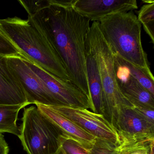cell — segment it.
I'll list each match as a JSON object with an SVG mask.
<instances>
[{"mask_svg":"<svg viewBox=\"0 0 154 154\" xmlns=\"http://www.w3.org/2000/svg\"><path fill=\"white\" fill-rule=\"evenodd\" d=\"M116 154H149L154 149V137L139 141H122Z\"/></svg>","mask_w":154,"mask_h":154,"instance_id":"17","label":"cell"},{"mask_svg":"<svg viewBox=\"0 0 154 154\" xmlns=\"http://www.w3.org/2000/svg\"><path fill=\"white\" fill-rule=\"evenodd\" d=\"M20 139L28 154H55L66 135L36 107L25 108Z\"/></svg>","mask_w":154,"mask_h":154,"instance_id":"5","label":"cell"},{"mask_svg":"<svg viewBox=\"0 0 154 154\" xmlns=\"http://www.w3.org/2000/svg\"><path fill=\"white\" fill-rule=\"evenodd\" d=\"M9 148L2 133H0V154H8Z\"/></svg>","mask_w":154,"mask_h":154,"instance_id":"23","label":"cell"},{"mask_svg":"<svg viewBox=\"0 0 154 154\" xmlns=\"http://www.w3.org/2000/svg\"><path fill=\"white\" fill-rule=\"evenodd\" d=\"M87 40L95 54L100 71L103 93V115L117 130L122 112L133 106L119 88L113 52L104 39L98 22H93L91 25Z\"/></svg>","mask_w":154,"mask_h":154,"instance_id":"4","label":"cell"},{"mask_svg":"<svg viewBox=\"0 0 154 154\" xmlns=\"http://www.w3.org/2000/svg\"><path fill=\"white\" fill-rule=\"evenodd\" d=\"M72 5L77 13L93 22L138 8L136 0H72Z\"/></svg>","mask_w":154,"mask_h":154,"instance_id":"9","label":"cell"},{"mask_svg":"<svg viewBox=\"0 0 154 154\" xmlns=\"http://www.w3.org/2000/svg\"><path fill=\"white\" fill-rule=\"evenodd\" d=\"M117 131L120 143L154 137V124L143 119L133 108L127 109L122 112Z\"/></svg>","mask_w":154,"mask_h":154,"instance_id":"11","label":"cell"},{"mask_svg":"<svg viewBox=\"0 0 154 154\" xmlns=\"http://www.w3.org/2000/svg\"><path fill=\"white\" fill-rule=\"evenodd\" d=\"M7 57V63L25 91L28 102L47 106H60L45 84L20 56Z\"/></svg>","mask_w":154,"mask_h":154,"instance_id":"6","label":"cell"},{"mask_svg":"<svg viewBox=\"0 0 154 154\" xmlns=\"http://www.w3.org/2000/svg\"><path fill=\"white\" fill-rule=\"evenodd\" d=\"M113 54L114 60L125 66L130 75L154 96V78L151 72L141 69Z\"/></svg>","mask_w":154,"mask_h":154,"instance_id":"16","label":"cell"},{"mask_svg":"<svg viewBox=\"0 0 154 154\" xmlns=\"http://www.w3.org/2000/svg\"><path fill=\"white\" fill-rule=\"evenodd\" d=\"M24 60L44 82L60 106L83 108L93 112L91 101L71 81L56 77L31 62Z\"/></svg>","mask_w":154,"mask_h":154,"instance_id":"7","label":"cell"},{"mask_svg":"<svg viewBox=\"0 0 154 154\" xmlns=\"http://www.w3.org/2000/svg\"><path fill=\"white\" fill-rule=\"evenodd\" d=\"M132 108L143 119L154 124V109L140 105H134Z\"/></svg>","mask_w":154,"mask_h":154,"instance_id":"22","label":"cell"},{"mask_svg":"<svg viewBox=\"0 0 154 154\" xmlns=\"http://www.w3.org/2000/svg\"><path fill=\"white\" fill-rule=\"evenodd\" d=\"M28 104L25 91L8 65L7 57L0 55V105Z\"/></svg>","mask_w":154,"mask_h":154,"instance_id":"12","label":"cell"},{"mask_svg":"<svg viewBox=\"0 0 154 154\" xmlns=\"http://www.w3.org/2000/svg\"><path fill=\"white\" fill-rule=\"evenodd\" d=\"M100 30L114 54L151 72L141 40V25L133 11L112 14L98 22Z\"/></svg>","mask_w":154,"mask_h":154,"instance_id":"3","label":"cell"},{"mask_svg":"<svg viewBox=\"0 0 154 154\" xmlns=\"http://www.w3.org/2000/svg\"><path fill=\"white\" fill-rule=\"evenodd\" d=\"M0 31L15 47L21 57L52 75L71 81L57 52L29 17L0 19Z\"/></svg>","mask_w":154,"mask_h":154,"instance_id":"2","label":"cell"},{"mask_svg":"<svg viewBox=\"0 0 154 154\" xmlns=\"http://www.w3.org/2000/svg\"><path fill=\"white\" fill-rule=\"evenodd\" d=\"M28 104L0 105V133H11L19 137L20 128L17 124L20 111Z\"/></svg>","mask_w":154,"mask_h":154,"instance_id":"15","label":"cell"},{"mask_svg":"<svg viewBox=\"0 0 154 154\" xmlns=\"http://www.w3.org/2000/svg\"><path fill=\"white\" fill-rule=\"evenodd\" d=\"M62 146L66 154H90L89 149L68 136L64 139Z\"/></svg>","mask_w":154,"mask_h":154,"instance_id":"20","label":"cell"},{"mask_svg":"<svg viewBox=\"0 0 154 154\" xmlns=\"http://www.w3.org/2000/svg\"><path fill=\"white\" fill-rule=\"evenodd\" d=\"M117 146L112 143L99 138H95L89 149L90 154H116Z\"/></svg>","mask_w":154,"mask_h":154,"instance_id":"19","label":"cell"},{"mask_svg":"<svg viewBox=\"0 0 154 154\" xmlns=\"http://www.w3.org/2000/svg\"><path fill=\"white\" fill-rule=\"evenodd\" d=\"M72 1H18L57 52L71 82L91 101L86 68L90 21L75 10Z\"/></svg>","mask_w":154,"mask_h":154,"instance_id":"1","label":"cell"},{"mask_svg":"<svg viewBox=\"0 0 154 154\" xmlns=\"http://www.w3.org/2000/svg\"><path fill=\"white\" fill-rule=\"evenodd\" d=\"M51 106L95 137L105 140L117 146L119 145L117 130L102 114L83 108Z\"/></svg>","mask_w":154,"mask_h":154,"instance_id":"8","label":"cell"},{"mask_svg":"<svg viewBox=\"0 0 154 154\" xmlns=\"http://www.w3.org/2000/svg\"><path fill=\"white\" fill-rule=\"evenodd\" d=\"M149 154H154V150H153V151H151V152H150V153H149Z\"/></svg>","mask_w":154,"mask_h":154,"instance_id":"25","label":"cell"},{"mask_svg":"<svg viewBox=\"0 0 154 154\" xmlns=\"http://www.w3.org/2000/svg\"><path fill=\"white\" fill-rule=\"evenodd\" d=\"M0 55L8 57L20 56L15 47L0 31Z\"/></svg>","mask_w":154,"mask_h":154,"instance_id":"21","label":"cell"},{"mask_svg":"<svg viewBox=\"0 0 154 154\" xmlns=\"http://www.w3.org/2000/svg\"><path fill=\"white\" fill-rule=\"evenodd\" d=\"M55 154H66V153L64 149L63 148V147L61 146L60 148H59V149L57 150V152Z\"/></svg>","mask_w":154,"mask_h":154,"instance_id":"24","label":"cell"},{"mask_svg":"<svg viewBox=\"0 0 154 154\" xmlns=\"http://www.w3.org/2000/svg\"><path fill=\"white\" fill-rule=\"evenodd\" d=\"M86 68L93 112L103 115V93L99 66L95 54L86 40Z\"/></svg>","mask_w":154,"mask_h":154,"instance_id":"14","label":"cell"},{"mask_svg":"<svg viewBox=\"0 0 154 154\" xmlns=\"http://www.w3.org/2000/svg\"><path fill=\"white\" fill-rule=\"evenodd\" d=\"M138 13L137 19L143 25L144 30L154 44V1H146Z\"/></svg>","mask_w":154,"mask_h":154,"instance_id":"18","label":"cell"},{"mask_svg":"<svg viewBox=\"0 0 154 154\" xmlns=\"http://www.w3.org/2000/svg\"><path fill=\"white\" fill-rule=\"evenodd\" d=\"M114 66L120 90L131 105L154 109V96L130 75L125 66L114 59Z\"/></svg>","mask_w":154,"mask_h":154,"instance_id":"10","label":"cell"},{"mask_svg":"<svg viewBox=\"0 0 154 154\" xmlns=\"http://www.w3.org/2000/svg\"><path fill=\"white\" fill-rule=\"evenodd\" d=\"M37 108L68 137L80 142L85 147H91L95 137L80 128L77 124L55 109L51 106L36 103Z\"/></svg>","mask_w":154,"mask_h":154,"instance_id":"13","label":"cell"}]
</instances>
